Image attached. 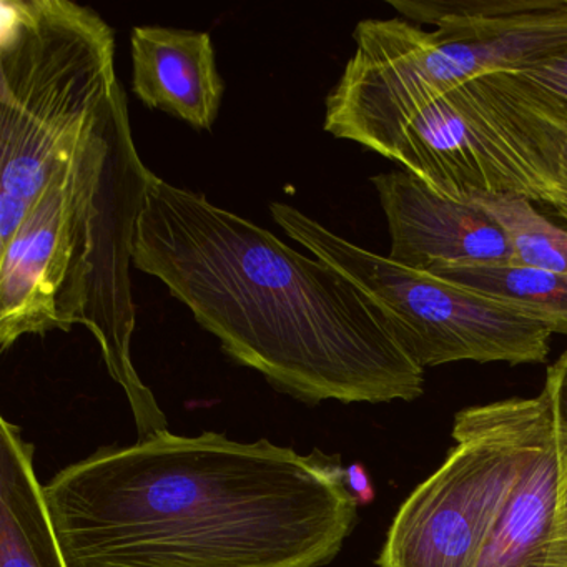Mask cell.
Listing matches in <instances>:
<instances>
[{"label":"cell","mask_w":567,"mask_h":567,"mask_svg":"<svg viewBox=\"0 0 567 567\" xmlns=\"http://www.w3.org/2000/svg\"><path fill=\"white\" fill-rule=\"evenodd\" d=\"M270 214L291 240L343 271L380 305L401 347L423 370L456 361L513 367L546 361L549 328L509 305L394 264L291 205L274 202Z\"/></svg>","instance_id":"7"},{"label":"cell","mask_w":567,"mask_h":567,"mask_svg":"<svg viewBox=\"0 0 567 567\" xmlns=\"http://www.w3.org/2000/svg\"><path fill=\"white\" fill-rule=\"evenodd\" d=\"M426 32L404 19H368L327 97L324 131L390 157L434 99L499 71H519L567 49V0L503 18H444Z\"/></svg>","instance_id":"5"},{"label":"cell","mask_w":567,"mask_h":567,"mask_svg":"<svg viewBox=\"0 0 567 567\" xmlns=\"http://www.w3.org/2000/svg\"><path fill=\"white\" fill-rule=\"evenodd\" d=\"M564 125H566V138H564L563 147H560L556 174H554L553 190H550L549 197H547L546 205L554 208L557 217L567 224V124Z\"/></svg>","instance_id":"17"},{"label":"cell","mask_w":567,"mask_h":567,"mask_svg":"<svg viewBox=\"0 0 567 567\" xmlns=\"http://www.w3.org/2000/svg\"><path fill=\"white\" fill-rule=\"evenodd\" d=\"M467 202L503 228L513 247V265L567 275V228L539 214L533 202L511 195H477Z\"/></svg>","instance_id":"14"},{"label":"cell","mask_w":567,"mask_h":567,"mask_svg":"<svg viewBox=\"0 0 567 567\" xmlns=\"http://www.w3.org/2000/svg\"><path fill=\"white\" fill-rule=\"evenodd\" d=\"M44 493L69 567H321L358 517L333 457L212 431L101 447Z\"/></svg>","instance_id":"1"},{"label":"cell","mask_w":567,"mask_h":567,"mask_svg":"<svg viewBox=\"0 0 567 567\" xmlns=\"http://www.w3.org/2000/svg\"><path fill=\"white\" fill-rule=\"evenodd\" d=\"M431 274L503 301L550 333L567 337V275L520 265L437 268Z\"/></svg>","instance_id":"13"},{"label":"cell","mask_w":567,"mask_h":567,"mask_svg":"<svg viewBox=\"0 0 567 567\" xmlns=\"http://www.w3.org/2000/svg\"><path fill=\"white\" fill-rule=\"evenodd\" d=\"M0 245L111 104L115 35L71 0H2Z\"/></svg>","instance_id":"4"},{"label":"cell","mask_w":567,"mask_h":567,"mask_svg":"<svg viewBox=\"0 0 567 567\" xmlns=\"http://www.w3.org/2000/svg\"><path fill=\"white\" fill-rule=\"evenodd\" d=\"M134 267L161 280L235 363L303 403H390L423 394V368L360 285L155 174Z\"/></svg>","instance_id":"2"},{"label":"cell","mask_w":567,"mask_h":567,"mask_svg":"<svg viewBox=\"0 0 567 567\" xmlns=\"http://www.w3.org/2000/svg\"><path fill=\"white\" fill-rule=\"evenodd\" d=\"M511 72L547 114L567 124V49Z\"/></svg>","instance_id":"16"},{"label":"cell","mask_w":567,"mask_h":567,"mask_svg":"<svg viewBox=\"0 0 567 567\" xmlns=\"http://www.w3.org/2000/svg\"><path fill=\"white\" fill-rule=\"evenodd\" d=\"M537 403L513 398L456 414V446L398 511L380 567H480L519 474Z\"/></svg>","instance_id":"8"},{"label":"cell","mask_w":567,"mask_h":567,"mask_svg":"<svg viewBox=\"0 0 567 567\" xmlns=\"http://www.w3.org/2000/svg\"><path fill=\"white\" fill-rule=\"evenodd\" d=\"M543 394L557 457V501L549 567H567V351L547 370Z\"/></svg>","instance_id":"15"},{"label":"cell","mask_w":567,"mask_h":567,"mask_svg":"<svg viewBox=\"0 0 567 567\" xmlns=\"http://www.w3.org/2000/svg\"><path fill=\"white\" fill-rule=\"evenodd\" d=\"M0 567H69L34 470V446L0 417Z\"/></svg>","instance_id":"12"},{"label":"cell","mask_w":567,"mask_h":567,"mask_svg":"<svg viewBox=\"0 0 567 567\" xmlns=\"http://www.w3.org/2000/svg\"><path fill=\"white\" fill-rule=\"evenodd\" d=\"M344 483L358 504H368L374 499L373 483L363 464H351L344 470Z\"/></svg>","instance_id":"18"},{"label":"cell","mask_w":567,"mask_h":567,"mask_svg":"<svg viewBox=\"0 0 567 567\" xmlns=\"http://www.w3.org/2000/svg\"><path fill=\"white\" fill-rule=\"evenodd\" d=\"M564 138L566 125L499 71L434 99L388 158L451 200L511 195L546 205Z\"/></svg>","instance_id":"6"},{"label":"cell","mask_w":567,"mask_h":567,"mask_svg":"<svg viewBox=\"0 0 567 567\" xmlns=\"http://www.w3.org/2000/svg\"><path fill=\"white\" fill-rule=\"evenodd\" d=\"M152 175L135 147L121 84L91 134L0 245L2 351L28 334L87 328L127 396L138 441L167 431L164 411L132 361L131 270Z\"/></svg>","instance_id":"3"},{"label":"cell","mask_w":567,"mask_h":567,"mask_svg":"<svg viewBox=\"0 0 567 567\" xmlns=\"http://www.w3.org/2000/svg\"><path fill=\"white\" fill-rule=\"evenodd\" d=\"M132 89L142 104L210 131L224 99L208 32L141 25L131 35Z\"/></svg>","instance_id":"10"},{"label":"cell","mask_w":567,"mask_h":567,"mask_svg":"<svg viewBox=\"0 0 567 567\" xmlns=\"http://www.w3.org/2000/svg\"><path fill=\"white\" fill-rule=\"evenodd\" d=\"M388 221L394 264L431 274L437 268L513 265L507 235L471 202L451 200L406 171L371 178Z\"/></svg>","instance_id":"9"},{"label":"cell","mask_w":567,"mask_h":567,"mask_svg":"<svg viewBox=\"0 0 567 567\" xmlns=\"http://www.w3.org/2000/svg\"><path fill=\"white\" fill-rule=\"evenodd\" d=\"M527 427L513 489L487 540L480 567H549L557 501V457L546 398Z\"/></svg>","instance_id":"11"}]
</instances>
